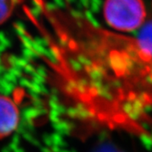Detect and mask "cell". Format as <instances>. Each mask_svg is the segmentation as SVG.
<instances>
[{"mask_svg": "<svg viewBox=\"0 0 152 152\" xmlns=\"http://www.w3.org/2000/svg\"><path fill=\"white\" fill-rule=\"evenodd\" d=\"M143 0H105L103 17L109 27L119 32L140 29L146 20Z\"/></svg>", "mask_w": 152, "mask_h": 152, "instance_id": "obj_1", "label": "cell"}, {"mask_svg": "<svg viewBox=\"0 0 152 152\" xmlns=\"http://www.w3.org/2000/svg\"><path fill=\"white\" fill-rule=\"evenodd\" d=\"M19 123V111L10 98L0 95V139L12 134Z\"/></svg>", "mask_w": 152, "mask_h": 152, "instance_id": "obj_2", "label": "cell"}, {"mask_svg": "<svg viewBox=\"0 0 152 152\" xmlns=\"http://www.w3.org/2000/svg\"><path fill=\"white\" fill-rule=\"evenodd\" d=\"M20 0H0V26L4 24L14 14Z\"/></svg>", "mask_w": 152, "mask_h": 152, "instance_id": "obj_3", "label": "cell"}, {"mask_svg": "<svg viewBox=\"0 0 152 152\" xmlns=\"http://www.w3.org/2000/svg\"><path fill=\"white\" fill-rule=\"evenodd\" d=\"M96 152H122V151H119L118 150L114 149V148H112V147H104V148H102V149L98 150Z\"/></svg>", "mask_w": 152, "mask_h": 152, "instance_id": "obj_4", "label": "cell"}]
</instances>
